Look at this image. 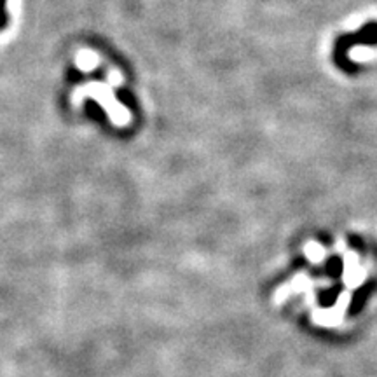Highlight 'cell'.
Segmentation results:
<instances>
[{
  "mask_svg": "<svg viewBox=\"0 0 377 377\" xmlns=\"http://www.w3.org/2000/svg\"><path fill=\"white\" fill-rule=\"evenodd\" d=\"M332 285V282L328 278H311L306 272H297L296 276L289 279L285 285L278 286L274 292V304L279 306L286 301L294 294H315L313 290L322 286V289H328Z\"/></svg>",
  "mask_w": 377,
  "mask_h": 377,
  "instance_id": "obj_1",
  "label": "cell"
},
{
  "mask_svg": "<svg viewBox=\"0 0 377 377\" xmlns=\"http://www.w3.org/2000/svg\"><path fill=\"white\" fill-rule=\"evenodd\" d=\"M351 301H353V294L351 290H344V292L339 294L337 301L334 302V306H330L328 309H322V308H315L311 313L313 322L320 327H339L346 318V313H348Z\"/></svg>",
  "mask_w": 377,
  "mask_h": 377,
  "instance_id": "obj_2",
  "label": "cell"
},
{
  "mask_svg": "<svg viewBox=\"0 0 377 377\" xmlns=\"http://www.w3.org/2000/svg\"><path fill=\"white\" fill-rule=\"evenodd\" d=\"M339 246L342 250V262H344V267H342V283L346 285V290L353 292L354 289H358V286H361L365 283L367 269L360 264V259H358L354 250L346 248V246H342V243H339Z\"/></svg>",
  "mask_w": 377,
  "mask_h": 377,
  "instance_id": "obj_3",
  "label": "cell"
},
{
  "mask_svg": "<svg viewBox=\"0 0 377 377\" xmlns=\"http://www.w3.org/2000/svg\"><path fill=\"white\" fill-rule=\"evenodd\" d=\"M304 255L311 264H322L323 260L327 259L328 252L325 246L320 245V243L309 241L304 245Z\"/></svg>",
  "mask_w": 377,
  "mask_h": 377,
  "instance_id": "obj_4",
  "label": "cell"
},
{
  "mask_svg": "<svg viewBox=\"0 0 377 377\" xmlns=\"http://www.w3.org/2000/svg\"><path fill=\"white\" fill-rule=\"evenodd\" d=\"M6 4H7V0H0V30L6 28V25H7Z\"/></svg>",
  "mask_w": 377,
  "mask_h": 377,
  "instance_id": "obj_5",
  "label": "cell"
}]
</instances>
